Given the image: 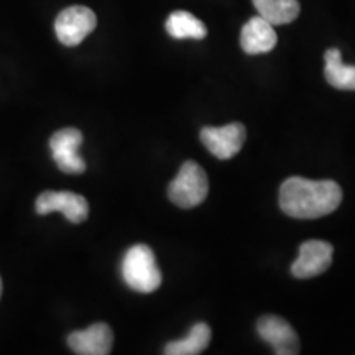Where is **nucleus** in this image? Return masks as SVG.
I'll return each instance as SVG.
<instances>
[{"label": "nucleus", "mask_w": 355, "mask_h": 355, "mask_svg": "<svg viewBox=\"0 0 355 355\" xmlns=\"http://www.w3.org/2000/svg\"><path fill=\"white\" fill-rule=\"evenodd\" d=\"M343 202V188L331 180L288 178L279 188V207L295 219H318L332 214Z\"/></svg>", "instance_id": "f257e3e1"}, {"label": "nucleus", "mask_w": 355, "mask_h": 355, "mask_svg": "<svg viewBox=\"0 0 355 355\" xmlns=\"http://www.w3.org/2000/svg\"><path fill=\"white\" fill-rule=\"evenodd\" d=\"M122 277L133 291L144 295L157 291L162 285V272L152 248L144 243L128 248L122 260Z\"/></svg>", "instance_id": "f03ea898"}, {"label": "nucleus", "mask_w": 355, "mask_h": 355, "mask_svg": "<svg viewBox=\"0 0 355 355\" xmlns=\"http://www.w3.org/2000/svg\"><path fill=\"white\" fill-rule=\"evenodd\" d=\"M209 193V180L206 171L196 162H184L175 180L168 186V198L173 204L191 209L206 201Z\"/></svg>", "instance_id": "7ed1b4c3"}, {"label": "nucleus", "mask_w": 355, "mask_h": 355, "mask_svg": "<svg viewBox=\"0 0 355 355\" xmlns=\"http://www.w3.org/2000/svg\"><path fill=\"white\" fill-rule=\"evenodd\" d=\"M97 26L96 13L89 7L73 6L64 8L56 17L55 32L60 43L64 46H78L83 40L91 35Z\"/></svg>", "instance_id": "20e7f679"}, {"label": "nucleus", "mask_w": 355, "mask_h": 355, "mask_svg": "<svg viewBox=\"0 0 355 355\" xmlns=\"http://www.w3.org/2000/svg\"><path fill=\"white\" fill-rule=\"evenodd\" d=\"M81 144L83 133L73 127L58 130L50 139L51 157L66 175H83L86 171V162L78 153Z\"/></svg>", "instance_id": "39448f33"}, {"label": "nucleus", "mask_w": 355, "mask_h": 355, "mask_svg": "<svg viewBox=\"0 0 355 355\" xmlns=\"http://www.w3.org/2000/svg\"><path fill=\"white\" fill-rule=\"evenodd\" d=\"M35 209L40 216L50 212H63L66 219L73 224H81L89 216L87 199L71 191H44L37 198Z\"/></svg>", "instance_id": "423d86ee"}, {"label": "nucleus", "mask_w": 355, "mask_h": 355, "mask_svg": "<svg viewBox=\"0 0 355 355\" xmlns=\"http://www.w3.org/2000/svg\"><path fill=\"white\" fill-rule=\"evenodd\" d=\"M247 130L243 123L234 122L224 127H204L201 141L219 159H230L242 150Z\"/></svg>", "instance_id": "0eeeda50"}, {"label": "nucleus", "mask_w": 355, "mask_h": 355, "mask_svg": "<svg viewBox=\"0 0 355 355\" xmlns=\"http://www.w3.org/2000/svg\"><path fill=\"white\" fill-rule=\"evenodd\" d=\"M334 248L329 242L306 241L301 243L300 255L291 265V273L295 278L308 279L322 275L332 263Z\"/></svg>", "instance_id": "6e6552de"}, {"label": "nucleus", "mask_w": 355, "mask_h": 355, "mask_svg": "<svg viewBox=\"0 0 355 355\" xmlns=\"http://www.w3.org/2000/svg\"><path fill=\"white\" fill-rule=\"evenodd\" d=\"M257 331L265 343L272 345L278 355L300 354V339L296 332L283 318L263 316L257 322Z\"/></svg>", "instance_id": "1a4fd4ad"}, {"label": "nucleus", "mask_w": 355, "mask_h": 355, "mask_svg": "<svg viewBox=\"0 0 355 355\" xmlns=\"http://www.w3.org/2000/svg\"><path fill=\"white\" fill-rule=\"evenodd\" d=\"M114 332L105 322H96L68 336V345L79 355H107L112 350Z\"/></svg>", "instance_id": "9d476101"}, {"label": "nucleus", "mask_w": 355, "mask_h": 355, "mask_svg": "<svg viewBox=\"0 0 355 355\" xmlns=\"http://www.w3.org/2000/svg\"><path fill=\"white\" fill-rule=\"evenodd\" d=\"M278 37L273 25L263 17L257 15L243 25L241 32V46L247 55H263L277 46Z\"/></svg>", "instance_id": "9b49d317"}, {"label": "nucleus", "mask_w": 355, "mask_h": 355, "mask_svg": "<svg viewBox=\"0 0 355 355\" xmlns=\"http://www.w3.org/2000/svg\"><path fill=\"white\" fill-rule=\"evenodd\" d=\"M326 68L324 76L332 87L340 91H355V66H347L343 63V55L337 48H329L324 55Z\"/></svg>", "instance_id": "f8f14e48"}, {"label": "nucleus", "mask_w": 355, "mask_h": 355, "mask_svg": "<svg viewBox=\"0 0 355 355\" xmlns=\"http://www.w3.org/2000/svg\"><path fill=\"white\" fill-rule=\"evenodd\" d=\"M266 21L275 25H286L298 19L301 6L298 0H252Z\"/></svg>", "instance_id": "ddd939ff"}, {"label": "nucleus", "mask_w": 355, "mask_h": 355, "mask_svg": "<svg viewBox=\"0 0 355 355\" xmlns=\"http://www.w3.org/2000/svg\"><path fill=\"white\" fill-rule=\"evenodd\" d=\"M212 331L206 322H198L194 324L193 329L189 331V334L181 340H175L165 345L166 355H198L202 354L206 350L207 345L211 343Z\"/></svg>", "instance_id": "4468645a"}, {"label": "nucleus", "mask_w": 355, "mask_h": 355, "mask_svg": "<svg viewBox=\"0 0 355 355\" xmlns=\"http://www.w3.org/2000/svg\"><path fill=\"white\" fill-rule=\"evenodd\" d=\"M166 32L176 40H202L206 38L207 28L193 13L178 10L173 12L166 20Z\"/></svg>", "instance_id": "2eb2a0df"}, {"label": "nucleus", "mask_w": 355, "mask_h": 355, "mask_svg": "<svg viewBox=\"0 0 355 355\" xmlns=\"http://www.w3.org/2000/svg\"><path fill=\"white\" fill-rule=\"evenodd\" d=\"M0 296H2V279H0Z\"/></svg>", "instance_id": "dca6fc26"}]
</instances>
